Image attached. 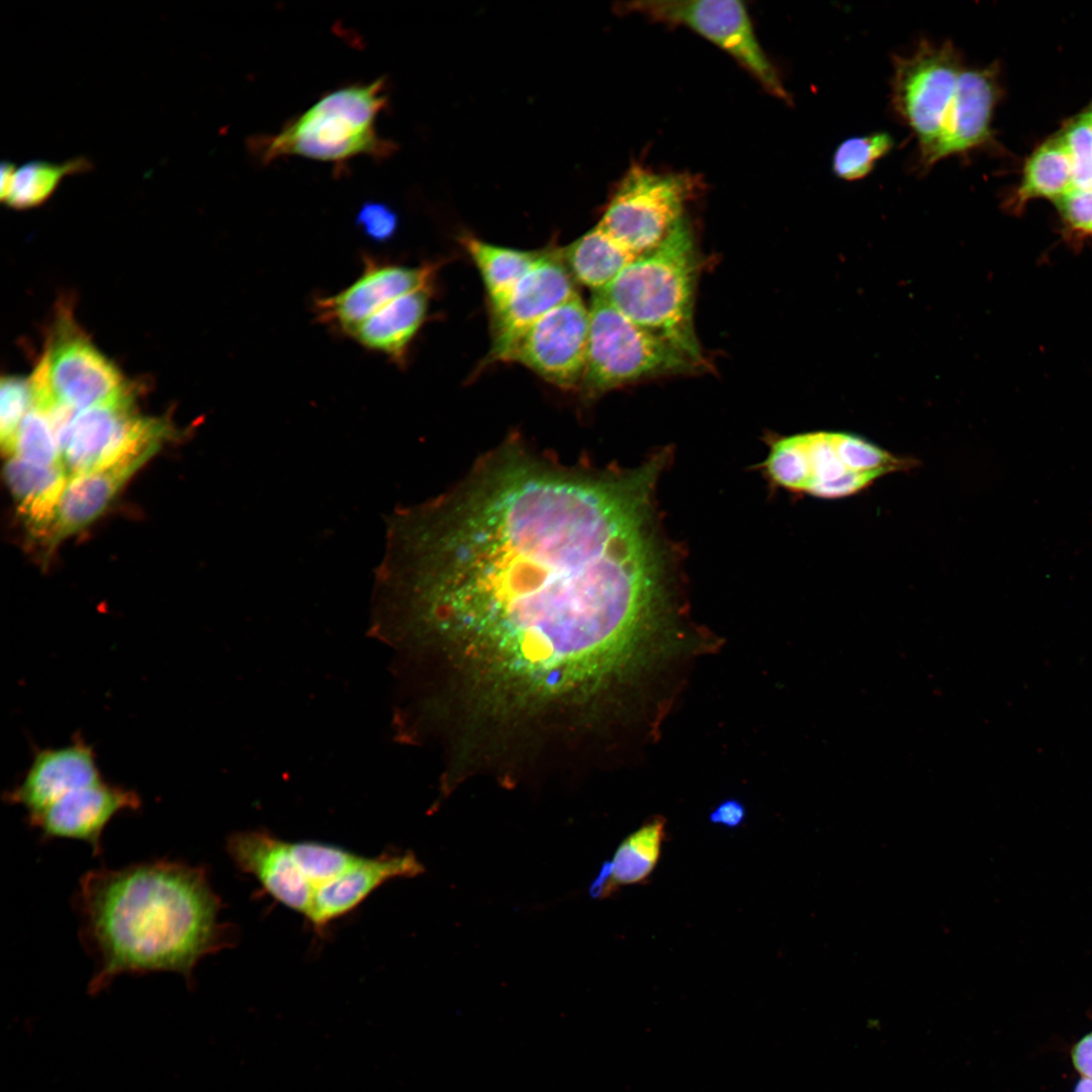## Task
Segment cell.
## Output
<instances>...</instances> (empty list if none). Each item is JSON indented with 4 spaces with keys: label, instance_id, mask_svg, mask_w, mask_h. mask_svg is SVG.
<instances>
[{
    "label": "cell",
    "instance_id": "cell-9",
    "mask_svg": "<svg viewBox=\"0 0 1092 1092\" xmlns=\"http://www.w3.org/2000/svg\"><path fill=\"white\" fill-rule=\"evenodd\" d=\"M167 431L162 421L134 413L131 396L79 411L60 444L62 463L69 478L103 469L162 443Z\"/></svg>",
    "mask_w": 1092,
    "mask_h": 1092
},
{
    "label": "cell",
    "instance_id": "cell-31",
    "mask_svg": "<svg viewBox=\"0 0 1092 1092\" xmlns=\"http://www.w3.org/2000/svg\"><path fill=\"white\" fill-rule=\"evenodd\" d=\"M33 404L30 378L6 376L0 385V440L6 448Z\"/></svg>",
    "mask_w": 1092,
    "mask_h": 1092
},
{
    "label": "cell",
    "instance_id": "cell-12",
    "mask_svg": "<svg viewBox=\"0 0 1092 1092\" xmlns=\"http://www.w3.org/2000/svg\"><path fill=\"white\" fill-rule=\"evenodd\" d=\"M574 283L560 250L542 251L508 298L490 308L491 347L486 363L505 361L512 346L528 328L578 293Z\"/></svg>",
    "mask_w": 1092,
    "mask_h": 1092
},
{
    "label": "cell",
    "instance_id": "cell-26",
    "mask_svg": "<svg viewBox=\"0 0 1092 1092\" xmlns=\"http://www.w3.org/2000/svg\"><path fill=\"white\" fill-rule=\"evenodd\" d=\"M91 168V162L85 157H77L64 163L40 160L27 162L16 169L5 203L14 209L38 206L55 193L65 177L87 172Z\"/></svg>",
    "mask_w": 1092,
    "mask_h": 1092
},
{
    "label": "cell",
    "instance_id": "cell-30",
    "mask_svg": "<svg viewBox=\"0 0 1092 1092\" xmlns=\"http://www.w3.org/2000/svg\"><path fill=\"white\" fill-rule=\"evenodd\" d=\"M1061 138L1071 160L1074 188L1092 190V110L1069 122Z\"/></svg>",
    "mask_w": 1092,
    "mask_h": 1092
},
{
    "label": "cell",
    "instance_id": "cell-24",
    "mask_svg": "<svg viewBox=\"0 0 1092 1092\" xmlns=\"http://www.w3.org/2000/svg\"><path fill=\"white\" fill-rule=\"evenodd\" d=\"M1073 188L1071 160L1061 135L1056 136L1040 145L1028 158L1010 204L1018 210L1034 198L1055 202Z\"/></svg>",
    "mask_w": 1092,
    "mask_h": 1092
},
{
    "label": "cell",
    "instance_id": "cell-37",
    "mask_svg": "<svg viewBox=\"0 0 1092 1092\" xmlns=\"http://www.w3.org/2000/svg\"><path fill=\"white\" fill-rule=\"evenodd\" d=\"M1074 1092H1092V1079L1083 1077L1078 1082Z\"/></svg>",
    "mask_w": 1092,
    "mask_h": 1092
},
{
    "label": "cell",
    "instance_id": "cell-10",
    "mask_svg": "<svg viewBox=\"0 0 1092 1092\" xmlns=\"http://www.w3.org/2000/svg\"><path fill=\"white\" fill-rule=\"evenodd\" d=\"M589 309L576 293L528 328L505 361L518 362L564 389L580 385L586 360Z\"/></svg>",
    "mask_w": 1092,
    "mask_h": 1092
},
{
    "label": "cell",
    "instance_id": "cell-11",
    "mask_svg": "<svg viewBox=\"0 0 1092 1092\" xmlns=\"http://www.w3.org/2000/svg\"><path fill=\"white\" fill-rule=\"evenodd\" d=\"M42 359L56 402L83 411L130 397L119 371L65 317Z\"/></svg>",
    "mask_w": 1092,
    "mask_h": 1092
},
{
    "label": "cell",
    "instance_id": "cell-34",
    "mask_svg": "<svg viewBox=\"0 0 1092 1092\" xmlns=\"http://www.w3.org/2000/svg\"><path fill=\"white\" fill-rule=\"evenodd\" d=\"M746 809L736 799H728L721 802L709 815V820L714 825L729 829H735L744 823Z\"/></svg>",
    "mask_w": 1092,
    "mask_h": 1092
},
{
    "label": "cell",
    "instance_id": "cell-8",
    "mask_svg": "<svg viewBox=\"0 0 1092 1092\" xmlns=\"http://www.w3.org/2000/svg\"><path fill=\"white\" fill-rule=\"evenodd\" d=\"M624 9L654 21L686 26L729 54L772 96L792 97L755 34L745 5L735 0L634 1Z\"/></svg>",
    "mask_w": 1092,
    "mask_h": 1092
},
{
    "label": "cell",
    "instance_id": "cell-3",
    "mask_svg": "<svg viewBox=\"0 0 1092 1092\" xmlns=\"http://www.w3.org/2000/svg\"><path fill=\"white\" fill-rule=\"evenodd\" d=\"M698 271L695 238L685 218L659 246L631 262L599 293L626 317L704 366L694 324Z\"/></svg>",
    "mask_w": 1092,
    "mask_h": 1092
},
{
    "label": "cell",
    "instance_id": "cell-28",
    "mask_svg": "<svg viewBox=\"0 0 1092 1092\" xmlns=\"http://www.w3.org/2000/svg\"><path fill=\"white\" fill-rule=\"evenodd\" d=\"M893 147V138L885 131L846 139L834 151L833 173L837 178L846 181L862 179Z\"/></svg>",
    "mask_w": 1092,
    "mask_h": 1092
},
{
    "label": "cell",
    "instance_id": "cell-7",
    "mask_svg": "<svg viewBox=\"0 0 1092 1092\" xmlns=\"http://www.w3.org/2000/svg\"><path fill=\"white\" fill-rule=\"evenodd\" d=\"M892 67L891 105L914 133L919 161L942 131L966 66L952 41L922 38L909 54L893 56Z\"/></svg>",
    "mask_w": 1092,
    "mask_h": 1092
},
{
    "label": "cell",
    "instance_id": "cell-15",
    "mask_svg": "<svg viewBox=\"0 0 1092 1092\" xmlns=\"http://www.w3.org/2000/svg\"><path fill=\"white\" fill-rule=\"evenodd\" d=\"M1000 98L998 71L995 66L965 67L942 131L931 151L918 161L921 171L939 161L963 156L991 139V121Z\"/></svg>",
    "mask_w": 1092,
    "mask_h": 1092
},
{
    "label": "cell",
    "instance_id": "cell-2",
    "mask_svg": "<svg viewBox=\"0 0 1092 1092\" xmlns=\"http://www.w3.org/2000/svg\"><path fill=\"white\" fill-rule=\"evenodd\" d=\"M97 994L124 974L173 972L193 985L197 964L229 945L222 903L204 866L155 858L85 873L73 895Z\"/></svg>",
    "mask_w": 1092,
    "mask_h": 1092
},
{
    "label": "cell",
    "instance_id": "cell-36",
    "mask_svg": "<svg viewBox=\"0 0 1092 1092\" xmlns=\"http://www.w3.org/2000/svg\"><path fill=\"white\" fill-rule=\"evenodd\" d=\"M16 169H17L16 166L11 162L4 161L1 164V168H0V177H1L0 178V198H1V201L4 202V203H5V201L7 200L8 196L10 194Z\"/></svg>",
    "mask_w": 1092,
    "mask_h": 1092
},
{
    "label": "cell",
    "instance_id": "cell-16",
    "mask_svg": "<svg viewBox=\"0 0 1092 1092\" xmlns=\"http://www.w3.org/2000/svg\"><path fill=\"white\" fill-rule=\"evenodd\" d=\"M102 781L93 748L79 738L65 746L37 750L21 782L4 799L23 807L26 821L70 792Z\"/></svg>",
    "mask_w": 1092,
    "mask_h": 1092
},
{
    "label": "cell",
    "instance_id": "cell-18",
    "mask_svg": "<svg viewBox=\"0 0 1092 1092\" xmlns=\"http://www.w3.org/2000/svg\"><path fill=\"white\" fill-rule=\"evenodd\" d=\"M226 851L235 864L254 876L273 898L309 916L313 888L295 862L289 842L259 830L243 831L229 836Z\"/></svg>",
    "mask_w": 1092,
    "mask_h": 1092
},
{
    "label": "cell",
    "instance_id": "cell-35",
    "mask_svg": "<svg viewBox=\"0 0 1092 1092\" xmlns=\"http://www.w3.org/2000/svg\"><path fill=\"white\" fill-rule=\"evenodd\" d=\"M1071 1056L1076 1070L1083 1077L1092 1079V1031L1074 1045Z\"/></svg>",
    "mask_w": 1092,
    "mask_h": 1092
},
{
    "label": "cell",
    "instance_id": "cell-19",
    "mask_svg": "<svg viewBox=\"0 0 1092 1092\" xmlns=\"http://www.w3.org/2000/svg\"><path fill=\"white\" fill-rule=\"evenodd\" d=\"M424 872L411 851L361 857L350 870L314 890L307 919L321 929L358 906L375 889L395 878H412Z\"/></svg>",
    "mask_w": 1092,
    "mask_h": 1092
},
{
    "label": "cell",
    "instance_id": "cell-5",
    "mask_svg": "<svg viewBox=\"0 0 1092 1092\" xmlns=\"http://www.w3.org/2000/svg\"><path fill=\"white\" fill-rule=\"evenodd\" d=\"M699 365L660 336L635 324L603 295L589 308L580 385L596 395L644 378L694 371Z\"/></svg>",
    "mask_w": 1092,
    "mask_h": 1092
},
{
    "label": "cell",
    "instance_id": "cell-13",
    "mask_svg": "<svg viewBox=\"0 0 1092 1092\" xmlns=\"http://www.w3.org/2000/svg\"><path fill=\"white\" fill-rule=\"evenodd\" d=\"M362 274L347 288L317 297V321L348 334L388 302L423 287L431 286L436 266L408 267L365 257Z\"/></svg>",
    "mask_w": 1092,
    "mask_h": 1092
},
{
    "label": "cell",
    "instance_id": "cell-23",
    "mask_svg": "<svg viewBox=\"0 0 1092 1092\" xmlns=\"http://www.w3.org/2000/svg\"><path fill=\"white\" fill-rule=\"evenodd\" d=\"M461 243L481 275L490 308L508 298L542 253L495 246L472 236H464Z\"/></svg>",
    "mask_w": 1092,
    "mask_h": 1092
},
{
    "label": "cell",
    "instance_id": "cell-22",
    "mask_svg": "<svg viewBox=\"0 0 1092 1092\" xmlns=\"http://www.w3.org/2000/svg\"><path fill=\"white\" fill-rule=\"evenodd\" d=\"M561 258L575 282L599 293L635 259L598 225L560 250Z\"/></svg>",
    "mask_w": 1092,
    "mask_h": 1092
},
{
    "label": "cell",
    "instance_id": "cell-20",
    "mask_svg": "<svg viewBox=\"0 0 1092 1092\" xmlns=\"http://www.w3.org/2000/svg\"><path fill=\"white\" fill-rule=\"evenodd\" d=\"M431 286L406 293L368 316L348 336L364 348L403 364L412 341L426 320Z\"/></svg>",
    "mask_w": 1092,
    "mask_h": 1092
},
{
    "label": "cell",
    "instance_id": "cell-33",
    "mask_svg": "<svg viewBox=\"0 0 1092 1092\" xmlns=\"http://www.w3.org/2000/svg\"><path fill=\"white\" fill-rule=\"evenodd\" d=\"M356 224L364 235L375 242H386L396 232V212L383 202L369 201L362 204L356 216Z\"/></svg>",
    "mask_w": 1092,
    "mask_h": 1092
},
{
    "label": "cell",
    "instance_id": "cell-21",
    "mask_svg": "<svg viewBox=\"0 0 1092 1092\" xmlns=\"http://www.w3.org/2000/svg\"><path fill=\"white\" fill-rule=\"evenodd\" d=\"M4 475L18 511L33 533H38L52 519L68 483L69 476L65 468L8 457Z\"/></svg>",
    "mask_w": 1092,
    "mask_h": 1092
},
{
    "label": "cell",
    "instance_id": "cell-14",
    "mask_svg": "<svg viewBox=\"0 0 1092 1092\" xmlns=\"http://www.w3.org/2000/svg\"><path fill=\"white\" fill-rule=\"evenodd\" d=\"M141 805L136 792L102 781L70 792L26 820V824L38 832L40 841H83L98 856L103 851L102 835L107 824L117 814L136 811Z\"/></svg>",
    "mask_w": 1092,
    "mask_h": 1092
},
{
    "label": "cell",
    "instance_id": "cell-25",
    "mask_svg": "<svg viewBox=\"0 0 1092 1092\" xmlns=\"http://www.w3.org/2000/svg\"><path fill=\"white\" fill-rule=\"evenodd\" d=\"M665 837V819L655 816L630 833L618 846L610 863L615 890L645 883L656 868Z\"/></svg>",
    "mask_w": 1092,
    "mask_h": 1092
},
{
    "label": "cell",
    "instance_id": "cell-27",
    "mask_svg": "<svg viewBox=\"0 0 1092 1092\" xmlns=\"http://www.w3.org/2000/svg\"><path fill=\"white\" fill-rule=\"evenodd\" d=\"M3 451L8 457L27 462L63 466L61 450L50 420L34 402Z\"/></svg>",
    "mask_w": 1092,
    "mask_h": 1092
},
{
    "label": "cell",
    "instance_id": "cell-4",
    "mask_svg": "<svg viewBox=\"0 0 1092 1092\" xmlns=\"http://www.w3.org/2000/svg\"><path fill=\"white\" fill-rule=\"evenodd\" d=\"M386 104L384 80L337 89L318 99L276 134L261 142L265 162L283 156L344 163L362 155L386 156L393 149L375 129Z\"/></svg>",
    "mask_w": 1092,
    "mask_h": 1092
},
{
    "label": "cell",
    "instance_id": "cell-1",
    "mask_svg": "<svg viewBox=\"0 0 1092 1092\" xmlns=\"http://www.w3.org/2000/svg\"><path fill=\"white\" fill-rule=\"evenodd\" d=\"M661 468L568 467L504 445L390 516L376 584L518 686L553 695L597 681L664 618L651 503Z\"/></svg>",
    "mask_w": 1092,
    "mask_h": 1092
},
{
    "label": "cell",
    "instance_id": "cell-32",
    "mask_svg": "<svg viewBox=\"0 0 1092 1092\" xmlns=\"http://www.w3.org/2000/svg\"><path fill=\"white\" fill-rule=\"evenodd\" d=\"M1055 203L1073 234L1092 237V190L1073 188Z\"/></svg>",
    "mask_w": 1092,
    "mask_h": 1092
},
{
    "label": "cell",
    "instance_id": "cell-29",
    "mask_svg": "<svg viewBox=\"0 0 1092 1092\" xmlns=\"http://www.w3.org/2000/svg\"><path fill=\"white\" fill-rule=\"evenodd\" d=\"M291 854L314 890L337 879L355 866L362 856L344 848L313 842H289Z\"/></svg>",
    "mask_w": 1092,
    "mask_h": 1092
},
{
    "label": "cell",
    "instance_id": "cell-17",
    "mask_svg": "<svg viewBox=\"0 0 1092 1092\" xmlns=\"http://www.w3.org/2000/svg\"><path fill=\"white\" fill-rule=\"evenodd\" d=\"M160 446L154 444L112 466L70 477L52 519L35 535L46 545L56 546L92 523Z\"/></svg>",
    "mask_w": 1092,
    "mask_h": 1092
},
{
    "label": "cell",
    "instance_id": "cell-6",
    "mask_svg": "<svg viewBox=\"0 0 1092 1092\" xmlns=\"http://www.w3.org/2000/svg\"><path fill=\"white\" fill-rule=\"evenodd\" d=\"M698 188L688 173H657L632 166L618 184L597 224L638 258L659 246L686 216Z\"/></svg>",
    "mask_w": 1092,
    "mask_h": 1092
}]
</instances>
